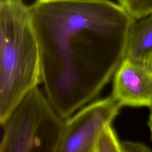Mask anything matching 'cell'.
<instances>
[{"instance_id":"6da1fadb","label":"cell","mask_w":152,"mask_h":152,"mask_svg":"<svg viewBox=\"0 0 152 152\" xmlns=\"http://www.w3.org/2000/svg\"><path fill=\"white\" fill-rule=\"evenodd\" d=\"M29 11L42 83L53 107L67 119L114 75L136 20L110 0H36Z\"/></svg>"},{"instance_id":"7a4b0ae2","label":"cell","mask_w":152,"mask_h":152,"mask_svg":"<svg viewBox=\"0 0 152 152\" xmlns=\"http://www.w3.org/2000/svg\"><path fill=\"white\" fill-rule=\"evenodd\" d=\"M42 81L39 46L29 6L0 2V124L23 97Z\"/></svg>"},{"instance_id":"3957f363","label":"cell","mask_w":152,"mask_h":152,"mask_svg":"<svg viewBox=\"0 0 152 152\" xmlns=\"http://www.w3.org/2000/svg\"><path fill=\"white\" fill-rule=\"evenodd\" d=\"M65 122L36 86L1 125L0 152H58Z\"/></svg>"},{"instance_id":"277c9868","label":"cell","mask_w":152,"mask_h":152,"mask_svg":"<svg viewBox=\"0 0 152 152\" xmlns=\"http://www.w3.org/2000/svg\"><path fill=\"white\" fill-rule=\"evenodd\" d=\"M121 107L112 95L82 107L66 119L58 152H93L100 133L111 124Z\"/></svg>"},{"instance_id":"5b68a950","label":"cell","mask_w":152,"mask_h":152,"mask_svg":"<svg viewBox=\"0 0 152 152\" xmlns=\"http://www.w3.org/2000/svg\"><path fill=\"white\" fill-rule=\"evenodd\" d=\"M122 106H152V73L124 59L116 71L111 94Z\"/></svg>"},{"instance_id":"8992f818","label":"cell","mask_w":152,"mask_h":152,"mask_svg":"<svg viewBox=\"0 0 152 152\" xmlns=\"http://www.w3.org/2000/svg\"><path fill=\"white\" fill-rule=\"evenodd\" d=\"M138 20L130 30L124 59L152 73V14Z\"/></svg>"},{"instance_id":"52a82bcc","label":"cell","mask_w":152,"mask_h":152,"mask_svg":"<svg viewBox=\"0 0 152 152\" xmlns=\"http://www.w3.org/2000/svg\"><path fill=\"white\" fill-rule=\"evenodd\" d=\"M93 152H121V142L111 124L107 125L100 133Z\"/></svg>"},{"instance_id":"ba28073f","label":"cell","mask_w":152,"mask_h":152,"mask_svg":"<svg viewBox=\"0 0 152 152\" xmlns=\"http://www.w3.org/2000/svg\"><path fill=\"white\" fill-rule=\"evenodd\" d=\"M126 11L135 20L152 14V0H117Z\"/></svg>"},{"instance_id":"9c48e42d","label":"cell","mask_w":152,"mask_h":152,"mask_svg":"<svg viewBox=\"0 0 152 152\" xmlns=\"http://www.w3.org/2000/svg\"><path fill=\"white\" fill-rule=\"evenodd\" d=\"M121 152H149L151 150L145 145L132 141H124L121 142Z\"/></svg>"},{"instance_id":"30bf717a","label":"cell","mask_w":152,"mask_h":152,"mask_svg":"<svg viewBox=\"0 0 152 152\" xmlns=\"http://www.w3.org/2000/svg\"><path fill=\"white\" fill-rule=\"evenodd\" d=\"M147 125L149 128V129L150 131L151 134V139L152 140V106L150 107V113H149V116L148 119L147 121Z\"/></svg>"},{"instance_id":"8fae6325","label":"cell","mask_w":152,"mask_h":152,"mask_svg":"<svg viewBox=\"0 0 152 152\" xmlns=\"http://www.w3.org/2000/svg\"><path fill=\"white\" fill-rule=\"evenodd\" d=\"M8 1V0H0V2H1V1Z\"/></svg>"}]
</instances>
